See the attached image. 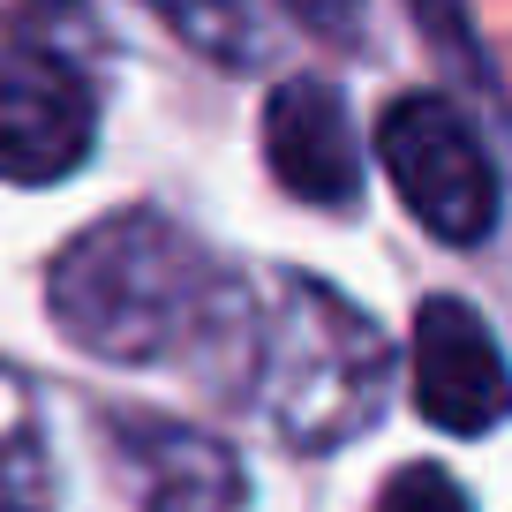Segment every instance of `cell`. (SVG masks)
I'll list each match as a JSON object with an SVG mask.
<instances>
[{"instance_id":"obj_7","label":"cell","mask_w":512,"mask_h":512,"mask_svg":"<svg viewBox=\"0 0 512 512\" xmlns=\"http://www.w3.org/2000/svg\"><path fill=\"white\" fill-rule=\"evenodd\" d=\"M377 512H475V505H467V490L445 467H400V475L384 482Z\"/></svg>"},{"instance_id":"obj_2","label":"cell","mask_w":512,"mask_h":512,"mask_svg":"<svg viewBox=\"0 0 512 512\" xmlns=\"http://www.w3.org/2000/svg\"><path fill=\"white\" fill-rule=\"evenodd\" d=\"M377 159H384V181L400 189V204L415 211L437 241L475 249V241L497 226L490 151H482V136L445 106V98L415 91V98H400V106H384Z\"/></svg>"},{"instance_id":"obj_9","label":"cell","mask_w":512,"mask_h":512,"mask_svg":"<svg viewBox=\"0 0 512 512\" xmlns=\"http://www.w3.org/2000/svg\"><path fill=\"white\" fill-rule=\"evenodd\" d=\"M0 512H31V505H8V497H0Z\"/></svg>"},{"instance_id":"obj_8","label":"cell","mask_w":512,"mask_h":512,"mask_svg":"<svg viewBox=\"0 0 512 512\" xmlns=\"http://www.w3.org/2000/svg\"><path fill=\"white\" fill-rule=\"evenodd\" d=\"M294 16H309V23H347L354 16V0H287Z\"/></svg>"},{"instance_id":"obj_1","label":"cell","mask_w":512,"mask_h":512,"mask_svg":"<svg viewBox=\"0 0 512 512\" xmlns=\"http://www.w3.org/2000/svg\"><path fill=\"white\" fill-rule=\"evenodd\" d=\"M204 256L159 211H113L53 264V317L113 362H151L196 317Z\"/></svg>"},{"instance_id":"obj_6","label":"cell","mask_w":512,"mask_h":512,"mask_svg":"<svg viewBox=\"0 0 512 512\" xmlns=\"http://www.w3.org/2000/svg\"><path fill=\"white\" fill-rule=\"evenodd\" d=\"M121 452V482L144 512H234L241 505V467L219 437L181 430V422H106Z\"/></svg>"},{"instance_id":"obj_5","label":"cell","mask_w":512,"mask_h":512,"mask_svg":"<svg viewBox=\"0 0 512 512\" xmlns=\"http://www.w3.org/2000/svg\"><path fill=\"white\" fill-rule=\"evenodd\" d=\"M264 159H272L279 189L302 204L347 211L362 196V136H354L347 98L324 76H294L264 98Z\"/></svg>"},{"instance_id":"obj_3","label":"cell","mask_w":512,"mask_h":512,"mask_svg":"<svg viewBox=\"0 0 512 512\" xmlns=\"http://www.w3.org/2000/svg\"><path fill=\"white\" fill-rule=\"evenodd\" d=\"M98 98L83 68L46 38H8L0 46V181L46 189L91 159Z\"/></svg>"},{"instance_id":"obj_4","label":"cell","mask_w":512,"mask_h":512,"mask_svg":"<svg viewBox=\"0 0 512 512\" xmlns=\"http://www.w3.org/2000/svg\"><path fill=\"white\" fill-rule=\"evenodd\" d=\"M415 407L445 437H482L512 415V369L460 294H430L415 309Z\"/></svg>"}]
</instances>
